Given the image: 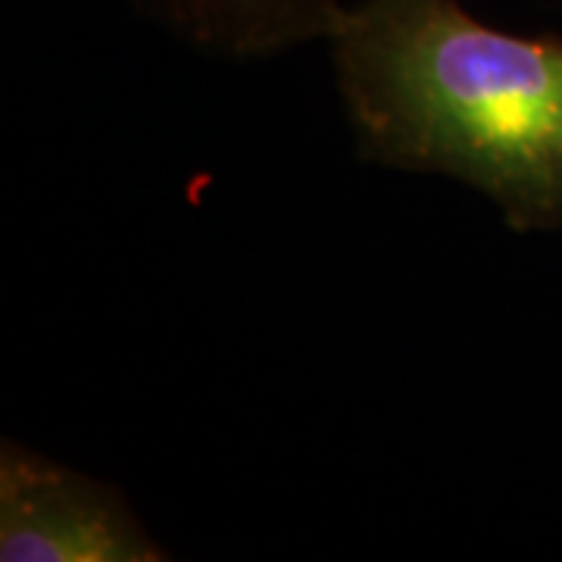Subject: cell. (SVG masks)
I'll return each mask as SVG.
<instances>
[{"label":"cell","instance_id":"3","mask_svg":"<svg viewBox=\"0 0 562 562\" xmlns=\"http://www.w3.org/2000/svg\"><path fill=\"white\" fill-rule=\"evenodd\" d=\"M206 57L262 60L328 41L350 0H132Z\"/></svg>","mask_w":562,"mask_h":562},{"label":"cell","instance_id":"2","mask_svg":"<svg viewBox=\"0 0 562 562\" xmlns=\"http://www.w3.org/2000/svg\"><path fill=\"white\" fill-rule=\"evenodd\" d=\"M0 560L162 562L169 550L116 484L44 450L0 443Z\"/></svg>","mask_w":562,"mask_h":562},{"label":"cell","instance_id":"1","mask_svg":"<svg viewBox=\"0 0 562 562\" xmlns=\"http://www.w3.org/2000/svg\"><path fill=\"white\" fill-rule=\"evenodd\" d=\"M325 44L362 160L465 184L513 232H562V38L460 0H350Z\"/></svg>","mask_w":562,"mask_h":562}]
</instances>
